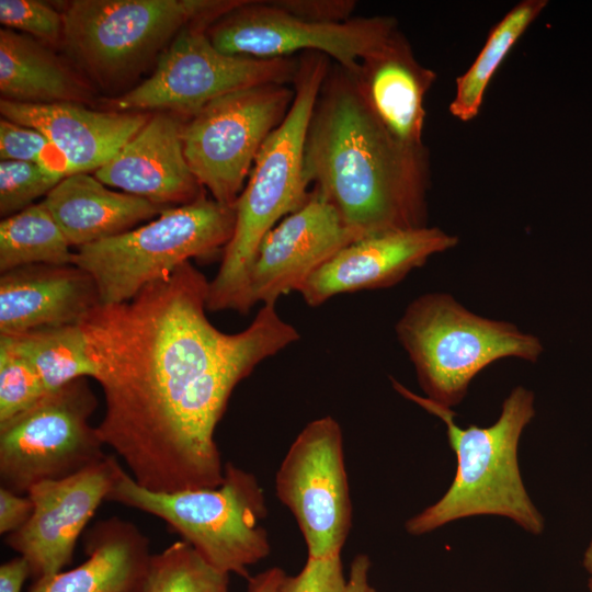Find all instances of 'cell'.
Instances as JSON below:
<instances>
[{
  "label": "cell",
  "instance_id": "obj_1",
  "mask_svg": "<svg viewBox=\"0 0 592 592\" xmlns=\"http://www.w3.org/2000/svg\"><path fill=\"white\" fill-rule=\"evenodd\" d=\"M208 284L185 262L79 323L105 400L98 434L151 491L221 483L215 430L235 387L299 339L275 304L262 305L244 330L220 331L206 316Z\"/></svg>",
  "mask_w": 592,
  "mask_h": 592
},
{
  "label": "cell",
  "instance_id": "obj_2",
  "mask_svg": "<svg viewBox=\"0 0 592 592\" xmlns=\"http://www.w3.org/2000/svg\"><path fill=\"white\" fill-rule=\"evenodd\" d=\"M309 185L320 191L357 238L426 225L425 147L398 141L335 65L320 89L304 157Z\"/></svg>",
  "mask_w": 592,
  "mask_h": 592
},
{
  "label": "cell",
  "instance_id": "obj_3",
  "mask_svg": "<svg viewBox=\"0 0 592 592\" xmlns=\"http://www.w3.org/2000/svg\"><path fill=\"white\" fill-rule=\"evenodd\" d=\"M391 383L398 394L444 423L449 447L456 456L451 486L436 502L407 520L408 534L424 535L452 522L479 515L509 519L533 535L544 532V516L525 488L519 464L521 435L536 412L532 390L514 387L491 425L462 428L452 408L410 391L394 378Z\"/></svg>",
  "mask_w": 592,
  "mask_h": 592
},
{
  "label": "cell",
  "instance_id": "obj_4",
  "mask_svg": "<svg viewBox=\"0 0 592 592\" xmlns=\"http://www.w3.org/2000/svg\"><path fill=\"white\" fill-rule=\"evenodd\" d=\"M329 58L307 52L298 58L294 100L281 124L263 143L236 208L232 237L208 284L207 310L247 314L248 281L265 235L307 198L305 144L310 118L329 72Z\"/></svg>",
  "mask_w": 592,
  "mask_h": 592
},
{
  "label": "cell",
  "instance_id": "obj_5",
  "mask_svg": "<svg viewBox=\"0 0 592 592\" xmlns=\"http://www.w3.org/2000/svg\"><path fill=\"white\" fill-rule=\"evenodd\" d=\"M106 500L164 521L210 566L249 579L248 567L271 553L267 515L255 476L225 464L219 486L157 492L139 486L119 462Z\"/></svg>",
  "mask_w": 592,
  "mask_h": 592
},
{
  "label": "cell",
  "instance_id": "obj_6",
  "mask_svg": "<svg viewBox=\"0 0 592 592\" xmlns=\"http://www.w3.org/2000/svg\"><path fill=\"white\" fill-rule=\"evenodd\" d=\"M395 331L425 397L452 409L493 362L515 357L533 363L544 351L537 337L511 322L476 315L446 293L413 299Z\"/></svg>",
  "mask_w": 592,
  "mask_h": 592
},
{
  "label": "cell",
  "instance_id": "obj_7",
  "mask_svg": "<svg viewBox=\"0 0 592 592\" xmlns=\"http://www.w3.org/2000/svg\"><path fill=\"white\" fill-rule=\"evenodd\" d=\"M243 0H75L61 46L89 80L110 88L148 66L182 30L210 25Z\"/></svg>",
  "mask_w": 592,
  "mask_h": 592
},
{
  "label": "cell",
  "instance_id": "obj_8",
  "mask_svg": "<svg viewBox=\"0 0 592 592\" xmlns=\"http://www.w3.org/2000/svg\"><path fill=\"white\" fill-rule=\"evenodd\" d=\"M235 221V205L204 193L190 204L167 208L148 224L77 248L73 264L93 278L101 305L124 303L191 259L223 254Z\"/></svg>",
  "mask_w": 592,
  "mask_h": 592
},
{
  "label": "cell",
  "instance_id": "obj_9",
  "mask_svg": "<svg viewBox=\"0 0 592 592\" xmlns=\"http://www.w3.org/2000/svg\"><path fill=\"white\" fill-rule=\"evenodd\" d=\"M208 26L194 24L182 30L157 58L152 75L106 101L107 109L171 112L190 117L230 92L294 81L298 58L262 59L221 53L206 34Z\"/></svg>",
  "mask_w": 592,
  "mask_h": 592
},
{
  "label": "cell",
  "instance_id": "obj_10",
  "mask_svg": "<svg viewBox=\"0 0 592 592\" xmlns=\"http://www.w3.org/2000/svg\"><path fill=\"white\" fill-rule=\"evenodd\" d=\"M98 399L86 377L46 392L29 409L0 423V481L19 494L32 486L71 476L106 454L89 423Z\"/></svg>",
  "mask_w": 592,
  "mask_h": 592
},
{
  "label": "cell",
  "instance_id": "obj_11",
  "mask_svg": "<svg viewBox=\"0 0 592 592\" xmlns=\"http://www.w3.org/2000/svg\"><path fill=\"white\" fill-rule=\"evenodd\" d=\"M294 95L287 84L254 86L210 101L184 122L186 161L212 198L236 204L263 143L286 116Z\"/></svg>",
  "mask_w": 592,
  "mask_h": 592
},
{
  "label": "cell",
  "instance_id": "obj_12",
  "mask_svg": "<svg viewBox=\"0 0 592 592\" xmlns=\"http://www.w3.org/2000/svg\"><path fill=\"white\" fill-rule=\"evenodd\" d=\"M397 30V22L390 16L314 22L273 1L243 0L215 20L206 34L218 50L228 55L273 59L316 52L352 72Z\"/></svg>",
  "mask_w": 592,
  "mask_h": 592
},
{
  "label": "cell",
  "instance_id": "obj_13",
  "mask_svg": "<svg viewBox=\"0 0 592 592\" xmlns=\"http://www.w3.org/2000/svg\"><path fill=\"white\" fill-rule=\"evenodd\" d=\"M275 492L294 515L308 557L341 554L352 525L343 434L331 415L310 421L275 475Z\"/></svg>",
  "mask_w": 592,
  "mask_h": 592
},
{
  "label": "cell",
  "instance_id": "obj_14",
  "mask_svg": "<svg viewBox=\"0 0 592 592\" xmlns=\"http://www.w3.org/2000/svg\"><path fill=\"white\" fill-rule=\"evenodd\" d=\"M117 462L116 456L106 455L71 476L31 487L32 515L8 534L5 544L26 559L35 580L70 563L79 536L107 498Z\"/></svg>",
  "mask_w": 592,
  "mask_h": 592
},
{
  "label": "cell",
  "instance_id": "obj_15",
  "mask_svg": "<svg viewBox=\"0 0 592 592\" xmlns=\"http://www.w3.org/2000/svg\"><path fill=\"white\" fill-rule=\"evenodd\" d=\"M356 240L334 206L312 187L305 202L262 239L249 273L251 308L299 292L322 264Z\"/></svg>",
  "mask_w": 592,
  "mask_h": 592
},
{
  "label": "cell",
  "instance_id": "obj_16",
  "mask_svg": "<svg viewBox=\"0 0 592 592\" xmlns=\"http://www.w3.org/2000/svg\"><path fill=\"white\" fill-rule=\"evenodd\" d=\"M457 243L456 236L429 226L367 236L337 252L298 293L316 307L335 295L390 287Z\"/></svg>",
  "mask_w": 592,
  "mask_h": 592
},
{
  "label": "cell",
  "instance_id": "obj_17",
  "mask_svg": "<svg viewBox=\"0 0 592 592\" xmlns=\"http://www.w3.org/2000/svg\"><path fill=\"white\" fill-rule=\"evenodd\" d=\"M183 124L180 115L171 112L151 114L94 177L105 185L164 207L194 202L204 192L184 155Z\"/></svg>",
  "mask_w": 592,
  "mask_h": 592
},
{
  "label": "cell",
  "instance_id": "obj_18",
  "mask_svg": "<svg viewBox=\"0 0 592 592\" xmlns=\"http://www.w3.org/2000/svg\"><path fill=\"white\" fill-rule=\"evenodd\" d=\"M2 117L44 134L66 160L68 175L110 161L147 123L149 112L94 111L78 103L31 104L1 99Z\"/></svg>",
  "mask_w": 592,
  "mask_h": 592
},
{
  "label": "cell",
  "instance_id": "obj_19",
  "mask_svg": "<svg viewBox=\"0 0 592 592\" xmlns=\"http://www.w3.org/2000/svg\"><path fill=\"white\" fill-rule=\"evenodd\" d=\"M98 305L93 278L75 264L20 266L0 276V334L79 325Z\"/></svg>",
  "mask_w": 592,
  "mask_h": 592
},
{
  "label": "cell",
  "instance_id": "obj_20",
  "mask_svg": "<svg viewBox=\"0 0 592 592\" xmlns=\"http://www.w3.org/2000/svg\"><path fill=\"white\" fill-rule=\"evenodd\" d=\"M350 73L372 112L398 141L424 147V98L436 73L415 59L398 30Z\"/></svg>",
  "mask_w": 592,
  "mask_h": 592
},
{
  "label": "cell",
  "instance_id": "obj_21",
  "mask_svg": "<svg viewBox=\"0 0 592 592\" xmlns=\"http://www.w3.org/2000/svg\"><path fill=\"white\" fill-rule=\"evenodd\" d=\"M43 202L76 248L124 234L170 208L110 190L89 173L65 177Z\"/></svg>",
  "mask_w": 592,
  "mask_h": 592
},
{
  "label": "cell",
  "instance_id": "obj_22",
  "mask_svg": "<svg viewBox=\"0 0 592 592\" xmlns=\"http://www.w3.org/2000/svg\"><path fill=\"white\" fill-rule=\"evenodd\" d=\"M86 551L84 562L35 580L27 592H137L151 557L139 528L115 516L88 532Z\"/></svg>",
  "mask_w": 592,
  "mask_h": 592
},
{
  "label": "cell",
  "instance_id": "obj_23",
  "mask_svg": "<svg viewBox=\"0 0 592 592\" xmlns=\"http://www.w3.org/2000/svg\"><path fill=\"white\" fill-rule=\"evenodd\" d=\"M0 92L3 100L31 104L92 99L90 81L47 45L10 29L0 31Z\"/></svg>",
  "mask_w": 592,
  "mask_h": 592
},
{
  "label": "cell",
  "instance_id": "obj_24",
  "mask_svg": "<svg viewBox=\"0 0 592 592\" xmlns=\"http://www.w3.org/2000/svg\"><path fill=\"white\" fill-rule=\"evenodd\" d=\"M546 4L545 0L522 1L491 30L475 61L456 79V92L449 105L453 116L468 122L478 115L494 71Z\"/></svg>",
  "mask_w": 592,
  "mask_h": 592
},
{
  "label": "cell",
  "instance_id": "obj_25",
  "mask_svg": "<svg viewBox=\"0 0 592 592\" xmlns=\"http://www.w3.org/2000/svg\"><path fill=\"white\" fill-rule=\"evenodd\" d=\"M42 201L0 223V272L32 264H73L75 252Z\"/></svg>",
  "mask_w": 592,
  "mask_h": 592
},
{
  "label": "cell",
  "instance_id": "obj_26",
  "mask_svg": "<svg viewBox=\"0 0 592 592\" xmlns=\"http://www.w3.org/2000/svg\"><path fill=\"white\" fill-rule=\"evenodd\" d=\"M9 337L36 369L46 392L94 376L79 325L35 329Z\"/></svg>",
  "mask_w": 592,
  "mask_h": 592
},
{
  "label": "cell",
  "instance_id": "obj_27",
  "mask_svg": "<svg viewBox=\"0 0 592 592\" xmlns=\"http://www.w3.org/2000/svg\"><path fill=\"white\" fill-rule=\"evenodd\" d=\"M228 584V573L210 566L185 540H178L151 555L137 592H229Z\"/></svg>",
  "mask_w": 592,
  "mask_h": 592
},
{
  "label": "cell",
  "instance_id": "obj_28",
  "mask_svg": "<svg viewBox=\"0 0 592 592\" xmlns=\"http://www.w3.org/2000/svg\"><path fill=\"white\" fill-rule=\"evenodd\" d=\"M46 390L32 363L0 334V423L37 402Z\"/></svg>",
  "mask_w": 592,
  "mask_h": 592
},
{
  "label": "cell",
  "instance_id": "obj_29",
  "mask_svg": "<svg viewBox=\"0 0 592 592\" xmlns=\"http://www.w3.org/2000/svg\"><path fill=\"white\" fill-rule=\"evenodd\" d=\"M64 178L33 162L1 160L0 215L12 216L48 192Z\"/></svg>",
  "mask_w": 592,
  "mask_h": 592
},
{
  "label": "cell",
  "instance_id": "obj_30",
  "mask_svg": "<svg viewBox=\"0 0 592 592\" xmlns=\"http://www.w3.org/2000/svg\"><path fill=\"white\" fill-rule=\"evenodd\" d=\"M0 159L33 162L65 178L66 160L39 130L4 117L0 119Z\"/></svg>",
  "mask_w": 592,
  "mask_h": 592
},
{
  "label": "cell",
  "instance_id": "obj_31",
  "mask_svg": "<svg viewBox=\"0 0 592 592\" xmlns=\"http://www.w3.org/2000/svg\"><path fill=\"white\" fill-rule=\"evenodd\" d=\"M0 22L47 46L61 45L64 14L37 0H0Z\"/></svg>",
  "mask_w": 592,
  "mask_h": 592
},
{
  "label": "cell",
  "instance_id": "obj_32",
  "mask_svg": "<svg viewBox=\"0 0 592 592\" xmlns=\"http://www.w3.org/2000/svg\"><path fill=\"white\" fill-rule=\"evenodd\" d=\"M345 584L341 554H338L308 557L298 574H285L276 592H344Z\"/></svg>",
  "mask_w": 592,
  "mask_h": 592
},
{
  "label": "cell",
  "instance_id": "obj_33",
  "mask_svg": "<svg viewBox=\"0 0 592 592\" xmlns=\"http://www.w3.org/2000/svg\"><path fill=\"white\" fill-rule=\"evenodd\" d=\"M281 9L314 22H343L351 19L352 0H273Z\"/></svg>",
  "mask_w": 592,
  "mask_h": 592
},
{
  "label": "cell",
  "instance_id": "obj_34",
  "mask_svg": "<svg viewBox=\"0 0 592 592\" xmlns=\"http://www.w3.org/2000/svg\"><path fill=\"white\" fill-rule=\"evenodd\" d=\"M34 505L32 500L0 487V533L10 534L22 527L31 517Z\"/></svg>",
  "mask_w": 592,
  "mask_h": 592
},
{
  "label": "cell",
  "instance_id": "obj_35",
  "mask_svg": "<svg viewBox=\"0 0 592 592\" xmlns=\"http://www.w3.org/2000/svg\"><path fill=\"white\" fill-rule=\"evenodd\" d=\"M31 574L30 566L22 556L14 557L0 566V592H21Z\"/></svg>",
  "mask_w": 592,
  "mask_h": 592
},
{
  "label": "cell",
  "instance_id": "obj_36",
  "mask_svg": "<svg viewBox=\"0 0 592 592\" xmlns=\"http://www.w3.org/2000/svg\"><path fill=\"white\" fill-rule=\"evenodd\" d=\"M371 559L365 554L354 557L344 592H377L369 583Z\"/></svg>",
  "mask_w": 592,
  "mask_h": 592
},
{
  "label": "cell",
  "instance_id": "obj_37",
  "mask_svg": "<svg viewBox=\"0 0 592 592\" xmlns=\"http://www.w3.org/2000/svg\"><path fill=\"white\" fill-rule=\"evenodd\" d=\"M285 574L278 567L266 569L248 579L247 592H276Z\"/></svg>",
  "mask_w": 592,
  "mask_h": 592
},
{
  "label": "cell",
  "instance_id": "obj_38",
  "mask_svg": "<svg viewBox=\"0 0 592 592\" xmlns=\"http://www.w3.org/2000/svg\"><path fill=\"white\" fill-rule=\"evenodd\" d=\"M582 563L585 572L588 573V589L589 592H592V536L589 540V544L584 550Z\"/></svg>",
  "mask_w": 592,
  "mask_h": 592
}]
</instances>
